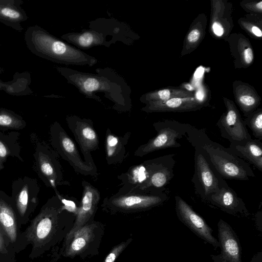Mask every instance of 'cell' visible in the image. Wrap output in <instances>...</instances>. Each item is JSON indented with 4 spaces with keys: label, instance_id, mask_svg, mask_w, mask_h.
<instances>
[{
    "label": "cell",
    "instance_id": "cell-1",
    "mask_svg": "<svg viewBox=\"0 0 262 262\" xmlns=\"http://www.w3.org/2000/svg\"><path fill=\"white\" fill-rule=\"evenodd\" d=\"M58 194L47 200L20 235L32 246L31 258L63 242L73 226L76 215L66 208Z\"/></svg>",
    "mask_w": 262,
    "mask_h": 262
},
{
    "label": "cell",
    "instance_id": "cell-2",
    "mask_svg": "<svg viewBox=\"0 0 262 262\" xmlns=\"http://www.w3.org/2000/svg\"><path fill=\"white\" fill-rule=\"evenodd\" d=\"M57 71L87 98L101 102L96 94L103 93L120 112L129 111L132 104L131 90L125 79L110 68H97V74L83 72L67 67H56Z\"/></svg>",
    "mask_w": 262,
    "mask_h": 262
},
{
    "label": "cell",
    "instance_id": "cell-3",
    "mask_svg": "<svg viewBox=\"0 0 262 262\" xmlns=\"http://www.w3.org/2000/svg\"><path fill=\"white\" fill-rule=\"evenodd\" d=\"M24 39L27 48L33 54L53 62L89 67L98 62L95 57L60 39L37 25L27 28Z\"/></svg>",
    "mask_w": 262,
    "mask_h": 262
},
{
    "label": "cell",
    "instance_id": "cell-4",
    "mask_svg": "<svg viewBox=\"0 0 262 262\" xmlns=\"http://www.w3.org/2000/svg\"><path fill=\"white\" fill-rule=\"evenodd\" d=\"M187 139L192 146L198 147L219 176L224 179L248 181L255 174L248 163L228 148L212 141L203 129L190 125Z\"/></svg>",
    "mask_w": 262,
    "mask_h": 262
},
{
    "label": "cell",
    "instance_id": "cell-5",
    "mask_svg": "<svg viewBox=\"0 0 262 262\" xmlns=\"http://www.w3.org/2000/svg\"><path fill=\"white\" fill-rule=\"evenodd\" d=\"M138 37L127 24L113 18H100L89 22V29L67 33L60 38L81 50L100 46L110 47L117 41L129 46Z\"/></svg>",
    "mask_w": 262,
    "mask_h": 262
},
{
    "label": "cell",
    "instance_id": "cell-6",
    "mask_svg": "<svg viewBox=\"0 0 262 262\" xmlns=\"http://www.w3.org/2000/svg\"><path fill=\"white\" fill-rule=\"evenodd\" d=\"M168 197L163 191H151L122 185L118 191L105 198L103 211L111 214H130L150 210L165 202Z\"/></svg>",
    "mask_w": 262,
    "mask_h": 262
},
{
    "label": "cell",
    "instance_id": "cell-7",
    "mask_svg": "<svg viewBox=\"0 0 262 262\" xmlns=\"http://www.w3.org/2000/svg\"><path fill=\"white\" fill-rule=\"evenodd\" d=\"M104 230V225L99 221L94 220L85 224L63 241L59 249L60 255L83 259L98 255Z\"/></svg>",
    "mask_w": 262,
    "mask_h": 262
},
{
    "label": "cell",
    "instance_id": "cell-8",
    "mask_svg": "<svg viewBox=\"0 0 262 262\" xmlns=\"http://www.w3.org/2000/svg\"><path fill=\"white\" fill-rule=\"evenodd\" d=\"M49 135L50 146L76 172L94 178L98 176L96 165L90 164L82 159L75 142L59 122L55 121L51 125Z\"/></svg>",
    "mask_w": 262,
    "mask_h": 262
},
{
    "label": "cell",
    "instance_id": "cell-9",
    "mask_svg": "<svg viewBox=\"0 0 262 262\" xmlns=\"http://www.w3.org/2000/svg\"><path fill=\"white\" fill-rule=\"evenodd\" d=\"M36 171L39 179L56 194L59 193L57 187L70 186L65 179L60 157L53 148L43 141L38 142L33 154Z\"/></svg>",
    "mask_w": 262,
    "mask_h": 262
},
{
    "label": "cell",
    "instance_id": "cell-10",
    "mask_svg": "<svg viewBox=\"0 0 262 262\" xmlns=\"http://www.w3.org/2000/svg\"><path fill=\"white\" fill-rule=\"evenodd\" d=\"M153 126L157 132V135L139 146L134 151L135 156L142 157L155 151L180 147L181 144L177 140L186 136L190 125L165 121L155 122Z\"/></svg>",
    "mask_w": 262,
    "mask_h": 262
},
{
    "label": "cell",
    "instance_id": "cell-11",
    "mask_svg": "<svg viewBox=\"0 0 262 262\" xmlns=\"http://www.w3.org/2000/svg\"><path fill=\"white\" fill-rule=\"evenodd\" d=\"M39 191V185L34 178L25 176L13 182L10 196L20 224H26L37 207Z\"/></svg>",
    "mask_w": 262,
    "mask_h": 262
},
{
    "label": "cell",
    "instance_id": "cell-12",
    "mask_svg": "<svg viewBox=\"0 0 262 262\" xmlns=\"http://www.w3.org/2000/svg\"><path fill=\"white\" fill-rule=\"evenodd\" d=\"M194 148V172L192 182L195 193L204 202L212 193L220 191L223 179L215 171L203 154L196 146Z\"/></svg>",
    "mask_w": 262,
    "mask_h": 262
},
{
    "label": "cell",
    "instance_id": "cell-13",
    "mask_svg": "<svg viewBox=\"0 0 262 262\" xmlns=\"http://www.w3.org/2000/svg\"><path fill=\"white\" fill-rule=\"evenodd\" d=\"M67 126L78 144L84 161L95 165L91 152L99 148V138L95 129L93 121L75 115H67Z\"/></svg>",
    "mask_w": 262,
    "mask_h": 262
},
{
    "label": "cell",
    "instance_id": "cell-14",
    "mask_svg": "<svg viewBox=\"0 0 262 262\" xmlns=\"http://www.w3.org/2000/svg\"><path fill=\"white\" fill-rule=\"evenodd\" d=\"M175 154H171L144 161L147 171V180L143 190L163 191L172 179L176 163Z\"/></svg>",
    "mask_w": 262,
    "mask_h": 262
},
{
    "label": "cell",
    "instance_id": "cell-15",
    "mask_svg": "<svg viewBox=\"0 0 262 262\" xmlns=\"http://www.w3.org/2000/svg\"><path fill=\"white\" fill-rule=\"evenodd\" d=\"M175 209L179 220L198 237L214 248L220 247L219 241L212 235L213 230L206 221L181 197L175 196Z\"/></svg>",
    "mask_w": 262,
    "mask_h": 262
},
{
    "label": "cell",
    "instance_id": "cell-16",
    "mask_svg": "<svg viewBox=\"0 0 262 262\" xmlns=\"http://www.w3.org/2000/svg\"><path fill=\"white\" fill-rule=\"evenodd\" d=\"M82 194L73 226L65 239L70 238L77 230L85 224L94 220L100 200L99 191L90 182L83 180ZM64 239V240H65Z\"/></svg>",
    "mask_w": 262,
    "mask_h": 262
},
{
    "label": "cell",
    "instance_id": "cell-17",
    "mask_svg": "<svg viewBox=\"0 0 262 262\" xmlns=\"http://www.w3.org/2000/svg\"><path fill=\"white\" fill-rule=\"evenodd\" d=\"M221 254L211 255L214 262H242V248L235 231L227 222L220 219L217 223Z\"/></svg>",
    "mask_w": 262,
    "mask_h": 262
},
{
    "label": "cell",
    "instance_id": "cell-18",
    "mask_svg": "<svg viewBox=\"0 0 262 262\" xmlns=\"http://www.w3.org/2000/svg\"><path fill=\"white\" fill-rule=\"evenodd\" d=\"M206 202L234 216H247L249 215L243 200L224 179H222L220 191L211 194Z\"/></svg>",
    "mask_w": 262,
    "mask_h": 262
},
{
    "label": "cell",
    "instance_id": "cell-19",
    "mask_svg": "<svg viewBox=\"0 0 262 262\" xmlns=\"http://www.w3.org/2000/svg\"><path fill=\"white\" fill-rule=\"evenodd\" d=\"M221 136L231 142H242L249 140L251 136L244 121L232 107L228 108L227 113L216 123Z\"/></svg>",
    "mask_w": 262,
    "mask_h": 262
},
{
    "label": "cell",
    "instance_id": "cell-20",
    "mask_svg": "<svg viewBox=\"0 0 262 262\" xmlns=\"http://www.w3.org/2000/svg\"><path fill=\"white\" fill-rule=\"evenodd\" d=\"M19 224L11 196L0 190V227L5 236L11 243L17 241Z\"/></svg>",
    "mask_w": 262,
    "mask_h": 262
},
{
    "label": "cell",
    "instance_id": "cell-21",
    "mask_svg": "<svg viewBox=\"0 0 262 262\" xmlns=\"http://www.w3.org/2000/svg\"><path fill=\"white\" fill-rule=\"evenodd\" d=\"M130 133L127 132L122 136L112 133L107 128L105 138V159L108 165L122 163L126 158L127 146L130 137Z\"/></svg>",
    "mask_w": 262,
    "mask_h": 262
},
{
    "label": "cell",
    "instance_id": "cell-22",
    "mask_svg": "<svg viewBox=\"0 0 262 262\" xmlns=\"http://www.w3.org/2000/svg\"><path fill=\"white\" fill-rule=\"evenodd\" d=\"M202 104L192 97H175L165 101L149 102L141 108L146 113L186 112L201 108Z\"/></svg>",
    "mask_w": 262,
    "mask_h": 262
},
{
    "label": "cell",
    "instance_id": "cell-23",
    "mask_svg": "<svg viewBox=\"0 0 262 262\" xmlns=\"http://www.w3.org/2000/svg\"><path fill=\"white\" fill-rule=\"evenodd\" d=\"M233 154L262 171V143L252 138L242 142L230 143L228 148Z\"/></svg>",
    "mask_w": 262,
    "mask_h": 262
},
{
    "label": "cell",
    "instance_id": "cell-24",
    "mask_svg": "<svg viewBox=\"0 0 262 262\" xmlns=\"http://www.w3.org/2000/svg\"><path fill=\"white\" fill-rule=\"evenodd\" d=\"M23 3L21 0H0V22L18 32H21L24 28L21 24L28 18L21 7Z\"/></svg>",
    "mask_w": 262,
    "mask_h": 262
},
{
    "label": "cell",
    "instance_id": "cell-25",
    "mask_svg": "<svg viewBox=\"0 0 262 262\" xmlns=\"http://www.w3.org/2000/svg\"><path fill=\"white\" fill-rule=\"evenodd\" d=\"M19 137V133L17 132H0V171L4 168V163L10 157L24 161L20 155Z\"/></svg>",
    "mask_w": 262,
    "mask_h": 262
},
{
    "label": "cell",
    "instance_id": "cell-26",
    "mask_svg": "<svg viewBox=\"0 0 262 262\" xmlns=\"http://www.w3.org/2000/svg\"><path fill=\"white\" fill-rule=\"evenodd\" d=\"M31 83L30 73L28 72L16 73L13 79L6 82L3 91L7 94L13 96L29 95L33 92L29 88Z\"/></svg>",
    "mask_w": 262,
    "mask_h": 262
},
{
    "label": "cell",
    "instance_id": "cell-27",
    "mask_svg": "<svg viewBox=\"0 0 262 262\" xmlns=\"http://www.w3.org/2000/svg\"><path fill=\"white\" fill-rule=\"evenodd\" d=\"M26 126L21 116L13 111L0 107V128L2 129L20 130Z\"/></svg>",
    "mask_w": 262,
    "mask_h": 262
},
{
    "label": "cell",
    "instance_id": "cell-28",
    "mask_svg": "<svg viewBox=\"0 0 262 262\" xmlns=\"http://www.w3.org/2000/svg\"><path fill=\"white\" fill-rule=\"evenodd\" d=\"M190 93L180 90L163 89L146 93L141 96V102L146 103L152 101H165L175 97H191Z\"/></svg>",
    "mask_w": 262,
    "mask_h": 262
},
{
    "label": "cell",
    "instance_id": "cell-29",
    "mask_svg": "<svg viewBox=\"0 0 262 262\" xmlns=\"http://www.w3.org/2000/svg\"><path fill=\"white\" fill-rule=\"evenodd\" d=\"M246 126H248L252 132L255 138L262 141V113L259 112L256 114L249 116L245 121Z\"/></svg>",
    "mask_w": 262,
    "mask_h": 262
},
{
    "label": "cell",
    "instance_id": "cell-30",
    "mask_svg": "<svg viewBox=\"0 0 262 262\" xmlns=\"http://www.w3.org/2000/svg\"><path fill=\"white\" fill-rule=\"evenodd\" d=\"M133 241V238H128L120 243L114 246L102 262H115L118 256Z\"/></svg>",
    "mask_w": 262,
    "mask_h": 262
},
{
    "label": "cell",
    "instance_id": "cell-31",
    "mask_svg": "<svg viewBox=\"0 0 262 262\" xmlns=\"http://www.w3.org/2000/svg\"><path fill=\"white\" fill-rule=\"evenodd\" d=\"M239 101L244 106L245 112H249L251 108L253 107L255 103L254 98L251 96L243 95L240 97Z\"/></svg>",
    "mask_w": 262,
    "mask_h": 262
},
{
    "label": "cell",
    "instance_id": "cell-32",
    "mask_svg": "<svg viewBox=\"0 0 262 262\" xmlns=\"http://www.w3.org/2000/svg\"><path fill=\"white\" fill-rule=\"evenodd\" d=\"M4 234L0 227V252L2 254H6L7 252V245Z\"/></svg>",
    "mask_w": 262,
    "mask_h": 262
},
{
    "label": "cell",
    "instance_id": "cell-33",
    "mask_svg": "<svg viewBox=\"0 0 262 262\" xmlns=\"http://www.w3.org/2000/svg\"><path fill=\"white\" fill-rule=\"evenodd\" d=\"M200 32L197 29L192 30L188 34V40L191 42H196L200 38Z\"/></svg>",
    "mask_w": 262,
    "mask_h": 262
},
{
    "label": "cell",
    "instance_id": "cell-34",
    "mask_svg": "<svg viewBox=\"0 0 262 262\" xmlns=\"http://www.w3.org/2000/svg\"><path fill=\"white\" fill-rule=\"evenodd\" d=\"M213 31L215 35L221 36L224 33V29L222 25L217 22H214L212 26Z\"/></svg>",
    "mask_w": 262,
    "mask_h": 262
},
{
    "label": "cell",
    "instance_id": "cell-35",
    "mask_svg": "<svg viewBox=\"0 0 262 262\" xmlns=\"http://www.w3.org/2000/svg\"><path fill=\"white\" fill-rule=\"evenodd\" d=\"M244 57L247 63L251 62L253 59V53L251 48H248L244 51Z\"/></svg>",
    "mask_w": 262,
    "mask_h": 262
},
{
    "label": "cell",
    "instance_id": "cell-36",
    "mask_svg": "<svg viewBox=\"0 0 262 262\" xmlns=\"http://www.w3.org/2000/svg\"><path fill=\"white\" fill-rule=\"evenodd\" d=\"M54 251L52 256V259L49 262H57L60 258V254L59 253V249L58 247H55L54 248Z\"/></svg>",
    "mask_w": 262,
    "mask_h": 262
},
{
    "label": "cell",
    "instance_id": "cell-37",
    "mask_svg": "<svg viewBox=\"0 0 262 262\" xmlns=\"http://www.w3.org/2000/svg\"><path fill=\"white\" fill-rule=\"evenodd\" d=\"M252 31L256 36L261 37L262 36L261 31L257 27H253L252 28Z\"/></svg>",
    "mask_w": 262,
    "mask_h": 262
},
{
    "label": "cell",
    "instance_id": "cell-38",
    "mask_svg": "<svg viewBox=\"0 0 262 262\" xmlns=\"http://www.w3.org/2000/svg\"><path fill=\"white\" fill-rule=\"evenodd\" d=\"M6 84V82L0 79V91L3 90V89Z\"/></svg>",
    "mask_w": 262,
    "mask_h": 262
},
{
    "label": "cell",
    "instance_id": "cell-39",
    "mask_svg": "<svg viewBox=\"0 0 262 262\" xmlns=\"http://www.w3.org/2000/svg\"><path fill=\"white\" fill-rule=\"evenodd\" d=\"M256 6L258 9H259L260 10H261L262 9V2L260 1L259 3L257 4Z\"/></svg>",
    "mask_w": 262,
    "mask_h": 262
},
{
    "label": "cell",
    "instance_id": "cell-40",
    "mask_svg": "<svg viewBox=\"0 0 262 262\" xmlns=\"http://www.w3.org/2000/svg\"><path fill=\"white\" fill-rule=\"evenodd\" d=\"M4 69L1 67H0V74H2L4 71Z\"/></svg>",
    "mask_w": 262,
    "mask_h": 262
}]
</instances>
